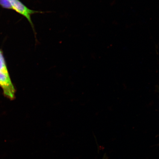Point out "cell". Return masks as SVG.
<instances>
[{
	"label": "cell",
	"mask_w": 159,
	"mask_h": 159,
	"mask_svg": "<svg viewBox=\"0 0 159 159\" xmlns=\"http://www.w3.org/2000/svg\"><path fill=\"white\" fill-rule=\"evenodd\" d=\"M0 71L9 74L2 52L0 50Z\"/></svg>",
	"instance_id": "3"
},
{
	"label": "cell",
	"mask_w": 159,
	"mask_h": 159,
	"mask_svg": "<svg viewBox=\"0 0 159 159\" xmlns=\"http://www.w3.org/2000/svg\"><path fill=\"white\" fill-rule=\"evenodd\" d=\"M0 87L5 97L11 100L15 99V89L9 74L0 71Z\"/></svg>",
	"instance_id": "2"
},
{
	"label": "cell",
	"mask_w": 159,
	"mask_h": 159,
	"mask_svg": "<svg viewBox=\"0 0 159 159\" xmlns=\"http://www.w3.org/2000/svg\"><path fill=\"white\" fill-rule=\"evenodd\" d=\"M13 10L23 16L27 20L30 25L34 33L36 40L37 41L36 35L34 25L32 20L31 16L35 14H43L47 12L34 11L29 8L19 0H9Z\"/></svg>",
	"instance_id": "1"
}]
</instances>
